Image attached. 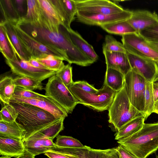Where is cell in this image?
Wrapping results in <instances>:
<instances>
[{"mask_svg": "<svg viewBox=\"0 0 158 158\" xmlns=\"http://www.w3.org/2000/svg\"><path fill=\"white\" fill-rule=\"evenodd\" d=\"M131 68L147 81L152 82L158 76V64L152 60L126 52Z\"/></svg>", "mask_w": 158, "mask_h": 158, "instance_id": "13", "label": "cell"}, {"mask_svg": "<svg viewBox=\"0 0 158 158\" xmlns=\"http://www.w3.org/2000/svg\"><path fill=\"white\" fill-rule=\"evenodd\" d=\"M108 110V122L117 131L131 120L145 115L131 103L124 84L123 88L116 93Z\"/></svg>", "mask_w": 158, "mask_h": 158, "instance_id": "4", "label": "cell"}, {"mask_svg": "<svg viewBox=\"0 0 158 158\" xmlns=\"http://www.w3.org/2000/svg\"><path fill=\"white\" fill-rule=\"evenodd\" d=\"M13 25L19 37L32 58L42 59L48 55H51L65 60L63 56L58 52L39 42L26 33L17 24Z\"/></svg>", "mask_w": 158, "mask_h": 158, "instance_id": "10", "label": "cell"}, {"mask_svg": "<svg viewBox=\"0 0 158 158\" xmlns=\"http://www.w3.org/2000/svg\"><path fill=\"white\" fill-rule=\"evenodd\" d=\"M147 82L143 77L132 69L125 75L124 84L130 102L138 110L144 114Z\"/></svg>", "mask_w": 158, "mask_h": 158, "instance_id": "7", "label": "cell"}, {"mask_svg": "<svg viewBox=\"0 0 158 158\" xmlns=\"http://www.w3.org/2000/svg\"><path fill=\"white\" fill-rule=\"evenodd\" d=\"M26 2L27 13L21 19L28 22H40L41 15L38 0H26Z\"/></svg>", "mask_w": 158, "mask_h": 158, "instance_id": "29", "label": "cell"}, {"mask_svg": "<svg viewBox=\"0 0 158 158\" xmlns=\"http://www.w3.org/2000/svg\"><path fill=\"white\" fill-rule=\"evenodd\" d=\"M152 89L154 100L155 102L158 101V85L154 84L153 82Z\"/></svg>", "mask_w": 158, "mask_h": 158, "instance_id": "48", "label": "cell"}, {"mask_svg": "<svg viewBox=\"0 0 158 158\" xmlns=\"http://www.w3.org/2000/svg\"><path fill=\"white\" fill-rule=\"evenodd\" d=\"M35 156L25 150L24 152L16 158H35Z\"/></svg>", "mask_w": 158, "mask_h": 158, "instance_id": "49", "label": "cell"}, {"mask_svg": "<svg viewBox=\"0 0 158 158\" xmlns=\"http://www.w3.org/2000/svg\"><path fill=\"white\" fill-rule=\"evenodd\" d=\"M41 15V21L50 27H59L62 24L64 26L57 10L51 0H38Z\"/></svg>", "mask_w": 158, "mask_h": 158, "instance_id": "18", "label": "cell"}, {"mask_svg": "<svg viewBox=\"0 0 158 158\" xmlns=\"http://www.w3.org/2000/svg\"><path fill=\"white\" fill-rule=\"evenodd\" d=\"M0 136L22 140L23 131L16 121L7 122L0 121Z\"/></svg>", "mask_w": 158, "mask_h": 158, "instance_id": "26", "label": "cell"}, {"mask_svg": "<svg viewBox=\"0 0 158 158\" xmlns=\"http://www.w3.org/2000/svg\"><path fill=\"white\" fill-rule=\"evenodd\" d=\"M132 13V11L128 9H124L121 12L109 15L77 11L76 18L77 21L83 23L100 26L116 22L127 20L131 17Z\"/></svg>", "mask_w": 158, "mask_h": 158, "instance_id": "11", "label": "cell"}, {"mask_svg": "<svg viewBox=\"0 0 158 158\" xmlns=\"http://www.w3.org/2000/svg\"><path fill=\"white\" fill-rule=\"evenodd\" d=\"M16 8L21 18L25 15V0H13Z\"/></svg>", "mask_w": 158, "mask_h": 158, "instance_id": "42", "label": "cell"}, {"mask_svg": "<svg viewBox=\"0 0 158 158\" xmlns=\"http://www.w3.org/2000/svg\"><path fill=\"white\" fill-rule=\"evenodd\" d=\"M16 24L39 42L58 52L69 63L85 67L94 63L74 44L68 29L62 24L59 29L51 30L41 21L28 22L20 19Z\"/></svg>", "mask_w": 158, "mask_h": 158, "instance_id": "1", "label": "cell"}, {"mask_svg": "<svg viewBox=\"0 0 158 158\" xmlns=\"http://www.w3.org/2000/svg\"><path fill=\"white\" fill-rule=\"evenodd\" d=\"M145 120L144 115H143L130 121L117 131L115 139L118 140L137 132L142 127Z\"/></svg>", "mask_w": 158, "mask_h": 158, "instance_id": "22", "label": "cell"}, {"mask_svg": "<svg viewBox=\"0 0 158 158\" xmlns=\"http://www.w3.org/2000/svg\"><path fill=\"white\" fill-rule=\"evenodd\" d=\"M0 158H11V157L7 156H4L1 157Z\"/></svg>", "mask_w": 158, "mask_h": 158, "instance_id": "55", "label": "cell"}, {"mask_svg": "<svg viewBox=\"0 0 158 158\" xmlns=\"http://www.w3.org/2000/svg\"><path fill=\"white\" fill-rule=\"evenodd\" d=\"M115 148L121 158H139L129 152L121 145L119 144Z\"/></svg>", "mask_w": 158, "mask_h": 158, "instance_id": "43", "label": "cell"}, {"mask_svg": "<svg viewBox=\"0 0 158 158\" xmlns=\"http://www.w3.org/2000/svg\"><path fill=\"white\" fill-rule=\"evenodd\" d=\"M117 142L134 156L146 158L158 149V122L144 123L139 131Z\"/></svg>", "mask_w": 158, "mask_h": 158, "instance_id": "3", "label": "cell"}, {"mask_svg": "<svg viewBox=\"0 0 158 158\" xmlns=\"http://www.w3.org/2000/svg\"><path fill=\"white\" fill-rule=\"evenodd\" d=\"M64 17L69 26L75 19L77 11L75 1L60 0Z\"/></svg>", "mask_w": 158, "mask_h": 158, "instance_id": "32", "label": "cell"}, {"mask_svg": "<svg viewBox=\"0 0 158 158\" xmlns=\"http://www.w3.org/2000/svg\"><path fill=\"white\" fill-rule=\"evenodd\" d=\"M11 100L39 107L51 113L57 118H65L68 116V113L63 108L52 98L46 95H42L37 98H31L13 96Z\"/></svg>", "mask_w": 158, "mask_h": 158, "instance_id": "14", "label": "cell"}, {"mask_svg": "<svg viewBox=\"0 0 158 158\" xmlns=\"http://www.w3.org/2000/svg\"><path fill=\"white\" fill-rule=\"evenodd\" d=\"M69 89L79 104L98 111L108 110L116 93L104 84L96 93L86 92L72 85Z\"/></svg>", "mask_w": 158, "mask_h": 158, "instance_id": "5", "label": "cell"}, {"mask_svg": "<svg viewBox=\"0 0 158 158\" xmlns=\"http://www.w3.org/2000/svg\"><path fill=\"white\" fill-rule=\"evenodd\" d=\"M3 104L0 111V121H15L18 116V112L10 104Z\"/></svg>", "mask_w": 158, "mask_h": 158, "instance_id": "37", "label": "cell"}, {"mask_svg": "<svg viewBox=\"0 0 158 158\" xmlns=\"http://www.w3.org/2000/svg\"><path fill=\"white\" fill-rule=\"evenodd\" d=\"M55 143L56 145L63 147L82 148L85 147L78 139L72 136L58 135Z\"/></svg>", "mask_w": 158, "mask_h": 158, "instance_id": "36", "label": "cell"}, {"mask_svg": "<svg viewBox=\"0 0 158 158\" xmlns=\"http://www.w3.org/2000/svg\"><path fill=\"white\" fill-rule=\"evenodd\" d=\"M149 45L155 50L158 52V43L148 41Z\"/></svg>", "mask_w": 158, "mask_h": 158, "instance_id": "50", "label": "cell"}, {"mask_svg": "<svg viewBox=\"0 0 158 158\" xmlns=\"http://www.w3.org/2000/svg\"><path fill=\"white\" fill-rule=\"evenodd\" d=\"M115 158H121L120 155H119L116 148L115 153Z\"/></svg>", "mask_w": 158, "mask_h": 158, "instance_id": "53", "label": "cell"}, {"mask_svg": "<svg viewBox=\"0 0 158 158\" xmlns=\"http://www.w3.org/2000/svg\"><path fill=\"white\" fill-rule=\"evenodd\" d=\"M121 40L127 52L158 63V52L137 33L123 35Z\"/></svg>", "mask_w": 158, "mask_h": 158, "instance_id": "9", "label": "cell"}, {"mask_svg": "<svg viewBox=\"0 0 158 158\" xmlns=\"http://www.w3.org/2000/svg\"><path fill=\"white\" fill-rule=\"evenodd\" d=\"M48 69L57 72L60 71L64 66L63 59L51 55H48L42 59H35Z\"/></svg>", "mask_w": 158, "mask_h": 158, "instance_id": "34", "label": "cell"}, {"mask_svg": "<svg viewBox=\"0 0 158 158\" xmlns=\"http://www.w3.org/2000/svg\"><path fill=\"white\" fill-rule=\"evenodd\" d=\"M18 112L16 122L22 129L25 139L59 118L48 111L30 104L10 100Z\"/></svg>", "mask_w": 158, "mask_h": 158, "instance_id": "2", "label": "cell"}, {"mask_svg": "<svg viewBox=\"0 0 158 158\" xmlns=\"http://www.w3.org/2000/svg\"><path fill=\"white\" fill-rule=\"evenodd\" d=\"M64 119V118H59L33 134L53 140L59 133L63 130Z\"/></svg>", "mask_w": 158, "mask_h": 158, "instance_id": "28", "label": "cell"}, {"mask_svg": "<svg viewBox=\"0 0 158 158\" xmlns=\"http://www.w3.org/2000/svg\"><path fill=\"white\" fill-rule=\"evenodd\" d=\"M42 95V94L34 92L33 91L20 87L16 86L13 96L31 98H37Z\"/></svg>", "mask_w": 158, "mask_h": 158, "instance_id": "40", "label": "cell"}, {"mask_svg": "<svg viewBox=\"0 0 158 158\" xmlns=\"http://www.w3.org/2000/svg\"><path fill=\"white\" fill-rule=\"evenodd\" d=\"M153 82L147 81L146 84L144 97V116L146 120L153 113L155 102L153 89Z\"/></svg>", "mask_w": 158, "mask_h": 158, "instance_id": "33", "label": "cell"}, {"mask_svg": "<svg viewBox=\"0 0 158 158\" xmlns=\"http://www.w3.org/2000/svg\"><path fill=\"white\" fill-rule=\"evenodd\" d=\"M72 85L89 93H96L99 91V89H96L93 86L85 81L73 82Z\"/></svg>", "mask_w": 158, "mask_h": 158, "instance_id": "41", "label": "cell"}, {"mask_svg": "<svg viewBox=\"0 0 158 158\" xmlns=\"http://www.w3.org/2000/svg\"><path fill=\"white\" fill-rule=\"evenodd\" d=\"M28 61L31 64L36 68L48 69L46 67L39 62L35 58H32Z\"/></svg>", "mask_w": 158, "mask_h": 158, "instance_id": "47", "label": "cell"}, {"mask_svg": "<svg viewBox=\"0 0 158 158\" xmlns=\"http://www.w3.org/2000/svg\"><path fill=\"white\" fill-rule=\"evenodd\" d=\"M106 68L117 70L125 75L131 70L126 53L103 51Z\"/></svg>", "mask_w": 158, "mask_h": 158, "instance_id": "17", "label": "cell"}, {"mask_svg": "<svg viewBox=\"0 0 158 158\" xmlns=\"http://www.w3.org/2000/svg\"><path fill=\"white\" fill-rule=\"evenodd\" d=\"M0 50L5 59L12 60L15 51L10 43L3 27L0 25Z\"/></svg>", "mask_w": 158, "mask_h": 158, "instance_id": "30", "label": "cell"}, {"mask_svg": "<svg viewBox=\"0 0 158 158\" xmlns=\"http://www.w3.org/2000/svg\"><path fill=\"white\" fill-rule=\"evenodd\" d=\"M56 75L68 89L73 82L72 79V67L70 63L65 65L61 70L57 72Z\"/></svg>", "mask_w": 158, "mask_h": 158, "instance_id": "38", "label": "cell"}, {"mask_svg": "<svg viewBox=\"0 0 158 158\" xmlns=\"http://www.w3.org/2000/svg\"><path fill=\"white\" fill-rule=\"evenodd\" d=\"M103 51L109 52H120L126 53V50L122 43L117 41L110 35H107L102 45Z\"/></svg>", "mask_w": 158, "mask_h": 158, "instance_id": "35", "label": "cell"}, {"mask_svg": "<svg viewBox=\"0 0 158 158\" xmlns=\"http://www.w3.org/2000/svg\"><path fill=\"white\" fill-rule=\"evenodd\" d=\"M0 11L2 19L0 23L8 22L16 24L21 19L13 0H0Z\"/></svg>", "mask_w": 158, "mask_h": 158, "instance_id": "23", "label": "cell"}, {"mask_svg": "<svg viewBox=\"0 0 158 158\" xmlns=\"http://www.w3.org/2000/svg\"><path fill=\"white\" fill-rule=\"evenodd\" d=\"M77 11L112 14L124 10L114 2L105 0H75Z\"/></svg>", "mask_w": 158, "mask_h": 158, "instance_id": "12", "label": "cell"}, {"mask_svg": "<svg viewBox=\"0 0 158 158\" xmlns=\"http://www.w3.org/2000/svg\"><path fill=\"white\" fill-rule=\"evenodd\" d=\"M153 82L154 84L158 85V76L155 79Z\"/></svg>", "mask_w": 158, "mask_h": 158, "instance_id": "54", "label": "cell"}, {"mask_svg": "<svg viewBox=\"0 0 158 158\" xmlns=\"http://www.w3.org/2000/svg\"><path fill=\"white\" fill-rule=\"evenodd\" d=\"M153 113L158 114V101L155 102Z\"/></svg>", "mask_w": 158, "mask_h": 158, "instance_id": "51", "label": "cell"}, {"mask_svg": "<svg viewBox=\"0 0 158 158\" xmlns=\"http://www.w3.org/2000/svg\"><path fill=\"white\" fill-rule=\"evenodd\" d=\"M104 150L90 148L89 151V158H103Z\"/></svg>", "mask_w": 158, "mask_h": 158, "instance_id": "44", "label": "cell"}, {"mask_svg": "<svg viewBox=\"0 0 158 158\" xmlns=\"http://www.w3.org/2000/svg\"><path fill=\"white\" fill-rule=\"evenodd\" d=\"M115 148L104 150L103 158H115Z\"/></svg>", "mask_w": 158, "mask_h": 158, "instance_id": "46", "label": "cell"}, {"mask_svg": "<svg viewBox=\"0 0 158 158\" xmlns=\"http://www.w3.org/2000/svg\"><path fill=\"white\" fill-rule=\"evenodd\" d=\"M44 89L45 95L56 102L68 114L72 113L79 104L77 100L56 74L49 78Z\"/></svg>", "mask_w": 158, "mask_h": 158, "instance_id": "6", "label": "cell"}, {"mask_svg": "<svg viewBox=\"0 0 158 158\" xmlns=\"http://www.w3.org/2000/svg\"><path fill=\"white\" fill-rule=\"evenodd\" d=\"M158 64V63H157Z\"/></svg>", "mask_w": 158, "mask_h": 158, "instance_id": "57", "label": "cell"}, {"mask_svg": "<svg viewBox=\"0 0 158 158\" xmlns=\"http://www.w3.org/2000/svg\"><path fill=\"white\" fill-rule=\"evenodd\" d=\"M138 33L148 42L158 43V23Z\"/></svg>", "mask_w": 158, "mask_h": 158, "instance_id": "39", "label": "cell"}, {"mask_svg": "<svg viewBox=\"0 0 158 158\" xmlns=\"http://www.w3.org/2000/svg\"><path fill=\"white\" fill-rule=\"evenodd\" d=\"M157 158H158V157Z\"/></svg>", "mask_w": 158, "mask_h": 158, "instance_id": "56", "label": "cell"}, {"mask_svg": "<svg viewBox=\"0 0 158 158\" xmlns=\"http://www.w3.org/2000/svg\"><path fill=\"white\" fill-rule=\"evenodd\" d=\"M100 27L109 33L122 36L126 34L136 32L127 20L116 22L102 25Z\"/></svg>", "mask_w": 158, "mask_h": 158, "instance_id": "25", "label": "cell"}, {"mask_svg": "<svg viewBox=\"0 0 158 158\" xmlns=\"http://www.w3.org/2000/svg\"><path fill=\"white\" fill-rule=\"evenodd\" d=\"M0 25L4 28L8 40L19 57L29 61L32 58V56L19 37L14 25L8 22L0 23Z\"/></svg>", "mask_w": 158, "mask_h": 158, "instance_id": "16", "label": "cell"}, {"mask_svg": "<svg viewBox=\"0 0 158 158\" xmlns=\"http://www.w3.org/2000/svg\"><path fill=\"white\" fill-rule=\"evenodd\" d=\"M22 141L25 150L35 156L44 153L56 145L53 140L34 134Z\"/></svg>", "mask_w": 158, "mask_h": 158, "instance_id": "19", "label": "cell"}, {"mask_svg": "<svg viewBox=\"0 0 158 158\" xmlns=\"http://www.w3.org/2000/svg\"><path fill=\"white\" fill-rule=\"evenodd\" d=\"M44 154L49 158H70L65 155L50 151L45 152Z\"/></svg>", "mask_w": 158, "mask_h": 158, "instance_id": "45", "label": "cell"}, {"mask_svg": "<svg viewBox=\"0 0 158 158\" xmlns=\"http://www.w3.org/2000/svg\"><path fill=\"white\" fill-rule=\"evenodd\" d=\"M6 64L10 68L12 73L17 76L31 78L42 81L56 75L57 72L47 69L36 68L28 61L20 59L15 52L11 60L5 59Z\"/></svg>", "mask_w": 158, "mask_h": 158, "instance_id": "8", "label": "cell"}, {"mask_svg": "<svg viewBox=\"0 0 158 158\" xmlns=\"http://www.w3.org/2000/svg\"><path fill=\"white\" fill-rule=\"evenodd\" d=\"M16 86L20 87L31 91L42 90L43 87L41 81L26 77L17 76L13 79Z\"/></svg>", "mask_w": 158, "mask_h": 158, "instance_id": "31", "label": "cell"}, {"mask_svg": "<svg viewBox=\"0 0 158 158\" xmlns=\"http://www.w3.org/2000/svg\"><path fill=\"white\" fill-rule=\"evenodd\" d=\"M125 75L120 72L111 68H106L104 84L117 92L124 84Z\"/></svg>", "mask_w": 158, "mask_h": 158, "instance_id": "24", "label": "cell"}, {"mask_svg": "<svg viewBox=\"0 0 158 158\" xmlns=\"http://www.w3.org/2000/svg\"><path fill=\"white\" fill-rule=\"evenodd\" d=\"M90 149L87 151L83 155L81 158H89V151Z\"/></svg>", "mask_w": 158, "mask_h": 158, "instance_id": "52", "label": "cell"}, {"mask_svg": "<svg viewBox=\"0 0 158 158\" xmlns=\"http://www.w3.org/2000/svg\"><path fill=\"white\" fill-rule=\"evenodd\" d=\"M25 151L22 140L0 136L1 155L17 157L23 154Z\"/></svg>", "mask_w": 158, "mask_h": 158, "instance_id": "20", "label": "cell"}, {"mask_svg": "<svg viewBox=\"0 0 158 158\" xmlns=\"http://www.w3.org/2000/svg\"><path fill=\"white\" fill-rule=\"evenodd\" d=\"M11 76H6L0 81V99L3 104H9L12 97L16 86Z\"/></svg>", "mask_w": 158, "mask_h": 158, "instance_id": "27", "label": "cell"}, {"mask_svg": "<svg viewBox=\"0 0 158 158\" xmlns=\"http://www.w3.org/2000/svg\"><path fill=\"white\" fill-rule=\"evenodd\" d=\"M132 12L131 17L127 21L137 33L158 23V15L155 12L137 10Z\"/></svg>", "mask_w": 158, "mask_h": 158, "instance_id": "15", "label": "cell"}, {"mask_svg": "<svg viewBox=\"0 0 158 158\" xmlns=\"http://www.w3.org/2000/svg\"><path fill=\"white\" fill-rule=\"evenodd\" d=\"M71 39L76 47L85 56L94 62L98 59V56L93 47L84 39L77 32L71 28L69 29Z\"/></svg>", "mask_w": 158, "mask_h": 158, "instance_id": "21", "label": "cell"}]
</instances>
